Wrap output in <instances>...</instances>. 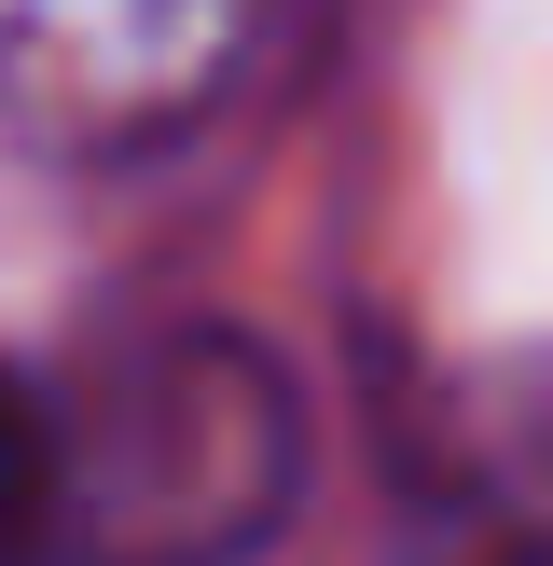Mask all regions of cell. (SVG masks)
I'll use <instances>...</instances> for the list:
<instances>
[{"instance_id": "6da1fadb", "label": "cell", "mask_w": 553, "mask_h": 566, "mask_svg": "<svg viewBox=\"0 0 553 566\" xmlns=\"http://www.w3.org/2000/svg\"><path fill=\"white\" fill-rule=\"evenodd\" d=\"M304 415L249 332H153L55 401L42 566H236L291 512Z\"/></svg>"}, {"instance_id": "7a4b0ae2", "label": "cell", "mask_w": 553, "mask_h": 566, "mask_svg": "<svg viewBox=\"0 0 553 566\" xmlns=\"http://www.w3.org/2000/svg\"><path fill=\"white\" fill-rule=\"evenodd\" d=\"M276 0H0V125L111 153L194 125L249 70Z\"/></svg>"}, {"instance_id": "3957f363", "label": "cell", "mask_w": 553, "mask_h": 566, "mask_svg": "<svg viewBox=\"0 0 553 566\" xmlns=\"http://www.w3.org/2000/svg\"><path fill=\"white\" fill-rule=\"evenodd\" d=\"M55 539V401L0 359V566H42Z\"/></svg>"}, {"instance_id": "277c9868", "label": "cell", "mask_w": 553, "mask_h": 566, "mask_svg": "<svg viewBox=\"0 0 553 566\" xmlns=\"http://www.w3.org/2000/svg\"><path fill=\"white\" fill-rule=\"evenodd\" d=\"M457 566H553V512H525V525H484Z\"/></svg>"}]
</instances>
